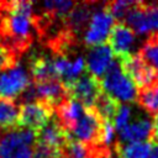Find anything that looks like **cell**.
I'll list each match as a JSON object with an SVG mask.
<instances>
[{
	"instance_id": "obj_1",
	"label": "cell",
	"mask_w": 158,
	"mask_h": 158,
	"mask_svg": "<svg viewBox=\"0 0 158 158\" xmlns=\"http://www.w3.org/2000/svg\"><path fill=\"white\" fill-rule=\"evenodd\" d=\"M105 94L118 102H133L138 99V89L132 79L123 72L120 60L116 58L100 80Z\"/></svg>"
},
{
	"instance_id": "obj_2",
	"label": "cell",
	"mask_w": 158,
	"mask_h": 158,
	"mask_svg": "<svg viewBox=\"0 0 158 158\" xmlns=\"http://www.w3.org/2000/svg\"><path fill=\"white\" fill-rule=\"evenodd\" d=\"M104 121L100 118L98 112L91 107H85L79 120L75 122L74 127L68 133L77 141L83 143L101 147V131Z\"/></svg>"
},
{
	"instance_id": "obj_3",
	"label": "cell",
	"mask_w": 158,
	"mask_h": 158,
	"mask_svg": "<svg viewBox=\"0 0 158 158\" xmlns=\"http://www.w3.org/2000/svg\"><path fill=\"white\" fill-rule=\"evenodd\" d=\"M115 19L109 12L105 4L102 5V7L96 9L93 12L90 21L85 28L83 36L84 44L88 47L105 44V42L109 40L112 27L115 26Z\"/></svg>"
},
{
	"instance_id": "obj_4",
	"label": "cell",
	"mask_w": 158,
	"mask_h": 158,
	"mask_svg": "<svg viewBox=\"0 0 158 158\" xmlns=\"http://www.w3.org/2000/svg\"><path fill=\"white\" fill-rule=\"evenodd\" d=\"M53 114H54V109L43 101L22 104L20 105L17 128L22 127L33 131L37 135L49 122Z\"/></svg>"
},
{
	"instance_id": "obj_5",
	"label": "cell",
	"mask_w": 158,
	"mask_h": 158,
	"mask_svg": "<svg viewBox=\"0 0 158 158\" xmlns=\"http://www.w3.org/2000/svg\"><path fill=\"white\" fill-rule=\"evenodd\" d=\"M123 72L132 79L137 88L147 89L158 84L157 73L142 59L138 53H133L130 56H125L122 58H117Z\"/></svg>"
},
{
	"instance_id": "obj_6",
	"label": "cell",
	"mask_w": 158,
	"mask_h": 158,
	"mask_svg": "<svg viewBox=\"0 0 158 158\" xmlns=\"http://www.w3.org/2000/svg\"><path fill=\"white\" fill-rule=\"evenodd\" d=\"M68 96L79 101L85 107H94L96 99L102 93L100 80L89 73H83L77 80L64 86Z\"/></svg>"
},
{
	"instance_id": "obj_7",
	"label": "cell",
	"mask_w": 158,
	"mask_h": 158,
	"mask_svg": "<svg viewBox=\"0 0 158 158\" xmlns=\"http://www.w3.org/2000/svg\"><path fill=\"white\" fill-rule=\"evenodd\" d=\"M31 83V77L20 64L0 70V99L14 100L19 98Z\"/></svg>"
},
{
	"instance_id": "obj_8",
	"label": "cell",
	"mask_w": 158,
	"mask_h": 158,
	"mask_svg": "<svg viewBox=\"0 0 158 158\" xmlns=\"http://www.w3.org/2000/svg\"><path fill=\"white\" fill-rule=\"evenodd\" d=\"M98 5L99 4L96 2H89V1L77 2L75 6L70 10V12L62 21L64 32L77 41L79 33L86 28L90 17Z\"/></svg>"
},
{
	"instance_id": "obj_9",
	"label": "cell",
	"mask_w": 158,
	"mask_h": 158,
	"mask_svg": "<svg viewBox=\"0 0 158 158\" xmlns=\"http://www.w3.org/2000/svg\"><path fill=\"white\" fill-rule=\"evenodd\" d=\"M36 133L26 128L7 130L0 132V158H15L16 153L25 146H33Z\"/></svg>"
},
{
	"instance_id": "obj_10",
	"label": "cell",
	"mask_w": 158,
	"mask_h": 158,
	"mask_svg": "<svg viewBox=\"0 0 158 158\" xmlns=\"http://www.w3.org/2000/svg\"><path fill=\"white\" fill-rule=\"evenodd\" d=\"M110 48L117 58L133 54L132 49L136 46V33L123 22H116L109 36Z\"/></svg>"
},
{
	"instance_id": "obj_11",
	"label": "cell",
	"mask_w": 158,
	"mask_h": 158,
	"mask_svg": "<svg viewBox=\"0 0 158 158\" xmlns=\"http://www.w3.org/2000/svg\"><path fill=\"white\" fill-rule=\"evenodd\" d=\"M114 60V53L107 44H100L91 47L85 58V65L88 73L95 77L96 79H101L106 70L109 69L110 64Z\"/></svg>"
},
{
	"instance_id": "obj_12",
	"label": "cell",
	"mask_w": 158,
	"mask_h": 158,
	"mask_svg": "<svg viewBox=\"0 0 158 158\" xmlns=\"http://www.w3.org/2000/svg\"><path fill=\"white\" fill-rule=\"evenodd\" d=\"M152 121L146 115H139L135 121H131L123 130L118 132V143L147 142L152 137Z\"/></svg>"
},
{
	"instance_id": "obj_13",
	"label": "cell",
	"mask_w": 158,
	"mask_h": 158,
	"mask_svg": "<svg viewBox=\"0 0 158 158\" xmlns=\"http://www.w3.org/2000/svg\"><path fill=\"white\" fill-rule=\"evenodd\" d=\"M32 84L36 90L37 101H43V102L51 105L53 109L56 106H58L64 99L68 98L65 88L63 86V84L59 79L38 83V84L32 83Z\"/></svg>"
},
{
	"instance_id": "obj_14",
	"label": "cell",
	"mask_w": 158,
	"mask_h": 158,
	"mask_svg": "<svg viewBox=\"0 0 158 158\" xmlns=\"http://www.w3.org/2000/svg\"><path fill=\"white\" fill-rule=\"evenodd\" d=\"M84 109H85V106H83L79 101H77L74 99H70L68 96L58 106L54 107V112H56V116H57L56 118L58 120L60 126L69 133L70 130L74 127L75 122L81 116Z\"/></svg>"
},
{
	"instance_id": "obj_15",
	"label": "cell",
	"mask_w": 158,
	"mask_h": 158,
	"mask_svg": "<svg viewBox=\"0 0 158 158\" xmlns=\"http://www.w3.org/2000/svg\"><path fill=\"white\" fill-rule=\"evenodd\" d=\"M30 74H31L32 83H36V84L59 79L54 69L53 59H51L44 54H35L31 57Z\"/></svg>"
},
{
	"instance_id": "obj_16",
	"label": "cell",
	"mask_w": 158,
	"mask_h": 158,
	"mask_svg": "<svg viewBox=\"0 0 158 158\" xmlns=\"http://www.w3.org/2000/svg\"><path fill=\"white\" fill-rule=\"evenodd\" d=\"M125 25H127L138 36H151V25L144 2L136 1L125 17Z\"/></svg>"
},
{
	"instance_id": "obj_17",
	"label": "cell",
	"mask_w": 158,
	"mask_h": 158,
	"mask_svg": "<svg viewBox=\"0 0 158 158\" xmlns=\"http://www.w3.org/2000/svg\"><path fill=\"white\" fill-rule=\"evenodd\" d=\"M68 132L60 126L57 118H51L49 122L36 135V143L56 147V148H63L67 138Z\"/></svg>"
},
{
	"instance_id": "obj_18",
	"label": "cell",
	"mask_w": 158,
	"mask_h": 158,
	"mask_svg": "<svg viewBox=\"0 0 158 158\" xmlns=\"http://www.w3.org/2000/svg\"><path fill=\"white\" fill-rule=\"evenodd\" d=\"M96 148L68 136L62 148V156L63 158H95Z\"/></svg>"
},
{
	"instance_id": "obj_19",
	"label": "cell",
	"mask_w": 158,
	"mask_h": 158,
	"mask_svg": "<svg viewBox=\"0 0 158 158\" xmlns=\"http://www.w3.org/2000/svg\"><path fill=\"white\" fill-rule=\"evenodd\" d=\"M20 114V106L15 100L0 99V130L17 128V120Z\"/></svg>"
},
{
	"instance_id": "obj_20",
	"label": "cell",
	"mask_w": 158,
	"mask_h": 158,
	"mask_svg": "<svg viewBox=\"0 0 158 158\" xmlns=\"http://www.w3.org/2000/svg\"><path fill=\"white\" fill-rule=\"evenodd\" d=\"M118 158H149L151 142L118 143L115 147Z\"/></svg>"
},
{
	"instance_id": "obj_21",
	"label": "cell",
	"mask_w": 158,
	"mask_h": 158,
	"mask_svg": "<svg viewBox=\"0 0 158 158\" xmlns=\"http://www.w3.org/2000/svg\"><path fill=\"white\" fill-rule=\"evenodd\" d=\"M118 107H120V102L114 100L111 96H109L107 94H105L102 91L99 95V98L96 99L93 109L98 112V115L100 116V118L102 121L114 122V118L117 114Z\"/></svg>"
},
{
	"instance_id": "obj_22",
	"label": "cell",
	"mask_w": 158,
	"mask_h": 158,
	"mask_svg": "<svg viewBox=\"0 0 158 158\" xmlns=\"http://www.w3.org/2000/svg\"><path fill=\"white\" fill-rule=\"evenodd\" d=\"M138 54L158 75V36H148V38L138 51Z\"/></svg>"
},
{
	"instance_id": "obj_23",
	"label": "cell",
	"mask_w": 158,
	"mask_h": 158,
	"mask_svg": "<svg viewBox=\"0 0 158 158\" xmlns=\"http://www.w3.org/2000/svg\"><path fill=\"white\" fill-rule=\"evenodd\" d=\"M137 100L139 105L149 114L156 115L158 112V91H157L156 85L139 90Z\"/></svg>"
},
{
	"instance_id": "obj_24",
	"label": "cell",
	"mask_w": 158,
	"mask_h": 158,
	"mask_svg": "<svg viewBox=\"0 0 158 158\" xmlns=\"http://www.w3.org/2000/svg\"><path fill=\"white\" fill-rule=\"evenodd\" d=\"M136 1H127V0H117V1H111L105 4L106 9L109 10V12L112 15V17L115 19V21L117 22H122L126 17V15L128 14V11L131 10V7L135 5Z\"/></svg>"
},
{
	"instance_id": "obj_25",
	"label": "cell",
	"mask_w": 158,
	"mask_h": 158,
	"mask_svg": "<svg viewBox=\"0 0 158 158\" xmlns=\"http://www.w3.org/2000/svg\"><path fill=\"white\" fill-rule=\"evenodd\" d=\"M132 107L127 104H120V107L117 110V114L114 118V127L117 132H120L121 130H123L132 118Z\"/></svg>"
},
{
	"instance_id": "obj_26",
	"label": "cell",
	"mask_w": 158,
	"mask_h": 158,
	"mask_svg": "<svg viewBox=\"0 0 158 158\" xmlns=\"http://www.w3.org/2000/svg\"><path fill=\"white\" fill-rule=\"evenodd\" d=\"M32 158H63V156L60 148L35 142L32 148Z\"/></svg>"
},
{
	"instance_id": "obj_27",
	"label": "cell",
	"mask_w": 158,
	"mask_h": 158,
	"mask_svg": "<svg viewBox=\"0 0 158 158\" xmlns=\"http://www.w3.org/2000/svg\"><path fill=\"white\" fill-rule=\"evenodd\" d=\"M20 58H17L5 44L0 42V70L9 69L16 64H19Z\"/></svg>"
},
{
	"instance_id": "obj_28",
	"label": "cell",
	"mask_w": 158,
	"mask_h": 158,
	"mask_svg": "<svg viewBox=\"0 0 158 158\" xmlns=\"http://www.w3.org/2000/svg\"><path fill=\"white\" fill-rule=\"evenodd\" d=\"M147 7V14L149 19V25H151V35L158 36V5L157 4H146Z\"/></svg>"
},
{
	"instance_id": "obj_29",
	"label": "cell",
	"mask_w": 158,
	"mask_h": 158,
	"mask_svg": "<svg viewBox=\"0 0 158 158\" xmlns=\"http://www.w3.org/2000/svg\"><path fill=\"white\" fill-rule=\"evenodd\" d=\"M15 158H32V148L30 146L22 147L15 156Z\"/></svg>"
},
{
	"instance_id": "obj_30",
	"label": "cell",
	"mask_w": 158,
	"mask_h": 158,
	"mask_svg": "<svg viewBox=\"0 0 158 158\" xmlns=\"http://www.w3.org/2000/svg\"><path fill=\"white\" fill-rule=\"evenodd\" d=\"M152 125H153V128H152V138H153L154 142L158 143V112L154 115L153 121H152Z\"/></svg>"
},
{
	"instance_id": "obj_31",
	"label": "cell",
	"mask_w": 158,
	"mask_h": 158,
	"mask_svg": "<svg viewBox=\"0 0 158 158\" xmlns=\"http://www.w3.org/2000/svg\"><path fill=\"white\" fill-rule=\"evenodd\" d=\"M149 158H158V143L152 141L151 142V153Z\"/></svg>"
},
{
	"instance_id": "obj_32",
	"label": "cell",
	"mask_w": 158,
	"mask_h": 158,
	"mask_svg": "<svg viewBox=\"0 0 158 158\" xmlns=\"http://www.w3.org/2000/svg\"><path fill=\"white\" fill-rule=\"evenodd\" d=\"M112 154H109V156H101V157H98V158H111Z\"/></svg>"
},
{
	"instance_id": "obj_33",
	"label": "cell",
	"mask_w": 158,
	"mask_h": 158,
	"mask_svg": "<svg viewBox=\"0 0 158 158\" xmlns=\"http://www.w3.org/2000/svg\"><path fill=\"white\" fill-rule=\"evenodd\" d=\"M156 88H157V91H158V84H157V85H156Z\"/></svg>"
},
{
	"instance_id": "obj_34",
	"label": "cell",
	"mask_w": 158,
	"mask_h": 158,
	"mask_svg": "<svg viewBox=\"0 0 158 158\" xmlns=\"http://www.w3.org/2000/svg\"><path fill=\"white\" fill-rule=\"evenodd\" d=\"M0 132H1V130H0Z\"/></svg>"
}]
</instances>
